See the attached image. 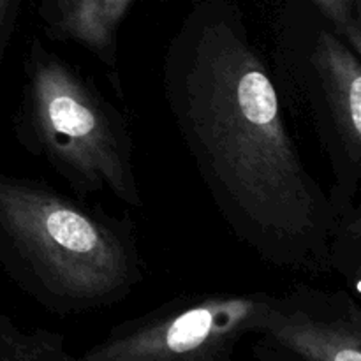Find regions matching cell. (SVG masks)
I'll use <instances>...</instances> for the list:
<instances>
[{
	"label": "cell",
	"instance_id": "obj_7",
	"mask_svg": "<svg viewBox=\"0 0 361 361\" xmlns=\"http://www.w3.org/2000/svg\"><path fill=\"white\" fill-rule=\"evenodd\" d=\"M137 0H39L37 16L49 41L83 48L120 87L118 34L127 11Z\"/></svg>",
	"mask_w": 361,
	"mask_h": 361
},
{
	"label": "cell",
	"instance_id": "obj_6",
	"mask_svg": "<svg viewBox=\"0 0 361 361\" xmlns=\"http://www.w3.org/2000/svg\"><path fill=\"white\" fill-rule=\"evenodd\" d=\"M261 337L303 361H361V305L348 289L296 284L271 295Z\"/></svg>",
	"mask_w": 361,
	"mask_h": 361
},
{
	"label": "cell",
	"instance_id": "obj_5",
	"mask_svg": "<svg viewBox=\"0 0 361 361\" xmlns=\"http://www.w3.org/2000/svg\"><path fill=\"white\" fill-rule=\"evenodd\" d=\"M271 295L185 293L127 319L81 361H228L247 335H261Z\"/></svg>",
	"mask_w": 361,
	"mask_h": 361
},
{
	"label": "cell",
	"instance_id": "obj_11",
	"mask_svg": "<svg viewBox=\"0 0 361 361\" xmlns=\"http://www.w3.org/2000/svg\"><path fill=\"white\" fill-rule=\"evenodd\" d=\"M18 6L20 0H0V60L6 55V49L13 37Z\"/></svg>",
	"mask_w": 361,
	"mask_h": 361
},
{
	"label": "cell",
	"instance_id": "obj_10",
	"mask_svg": "<svg viewBox=\"0 0 361 361\" xmlns=\"http://www.w3.org/2000/svg\"><path fill=\"white\" fill-rule=\"evenodd\" d=\"M319 16L361 53V0H307Z\"/></svg>",
	"mask_w": 361,
	"mask_h": 361
},
{
	"label": "cell",
	"instance_id": "obj_9",
	"mask_svg": "<svg viewBox=\"0 0 361 361\" xmlns=\"http://www.w3.org/2000/svg\"><path fill=\"white\" fill-rule=\"evenodd\" d=\"M0 361H81L66 348L62 334L21 328L0 314Z\"/></svg>",
	"mask_w": 361,
	"mask_h": 361
},
{
	"label": "cell",
	"instance_id": "obj_2",
	"mask_svg": "<svg viewBox=\"0 0 361 361\" xmlns=\"http://www.w3.org/2000/svg\"><path fill=\"white\" fill-rule=\"evenodd\" d=\"M0 267L42 309L59 316L123 302L145 279L133 217L0 173Z\"/></svg>",
	"mask_w": 361,
	"mask_h": 361
},
{
	"label": "cell",
	"instance_id": "obj_8",
	"mask_svg": "<svg viewBox=\"0 0 361 361\" xmlns=\"http://www.w3.org/2000/svg\"><path fill=\"white\" fill-rule=\"evenodd\" d=\"M330 194V192H328ZM335 226L330 238V271L348 282V291L361 296V207L360 200L331 196Z\"/></svg>",
	"mask_w": 361,
	"mask_h": 361
},
{
	"label": "cell",
	"instance_id": "obj_1",
	"mask_svg": "<svg viewBox=\"0 0 361 361\" xmlns=\"http://www.w3.org/2000/svg\"><path fill=\"white\" fill-rule=\"evenodd\" d=\"M162 95L231 235L268 267L330 274V194L286 126L274 74L236 2L194 4L166 46Z\"/></svg>",
	"mask_w": 361,
	"mask_h": 361
},
{
	"label": "cell",
	"instance_id": "obj_4",
	"mask_svg": "<svg viewBox=\"0 0 361 361\" xmlns=\"http://www.w3.org/2000/svg\"><path fill=\"white\" fill-rule=\"evenodd\" d=\"M271 60L281 101L302 109L326 157L334 176L328 192L360 200L361 53L307 2L303 16L279 27Z\"/></svg>",
	"mask_w": 361,
	"mask_h": 361
},
{
	"label": "cell",
	"instance_id": "obj_3",
	"mask_svg": "<svg viewBox=\"0 0 361 361\" xmlns=\"http://www.w3.org/2000/svg\"><path fill=\"white\" fill-rule=\"evenodd\" d=\"M20 147L88 200L111 194L129 208H143L134 140L126 113L87 73L34 37L13 116Z\"/></svg>",
	"mask_w": 361,
	"mask_h": 361
}]
</instances>
